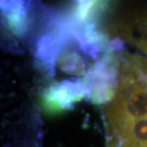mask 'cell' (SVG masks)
Segmentation results:
<instances>
[{
    "label": "cell",
    "mask_w": 147,
    "mask_h": 147,
    "mask_svg": "<svg viewBox=\"0 0 147 147\" xmlns=\"http://www.w3.org/2000/svg\"><path fill=\"white\" fill-rule=\"evenodd\" d=\"M136 23L138 34L137 36L128 37V39L147 53V13L139 16L136 20Z\"/></svg>",
    "instance_id": "cell-1"
},
{
    "label": "cell",
    "mask_w": 147,
    "mask_h": 147,
    "mask_svg": "<svg viewBox=\"0 0 147 147\" xmlns=\"http://www.w3.org/2000/svg\"><path fill=\"white\" fill-rule=\"evenodd\" d=\"M108 147H113V146H109V145H108Z\"/></svg>",
    "instance_id": "cell-2"
}]
</instances>
